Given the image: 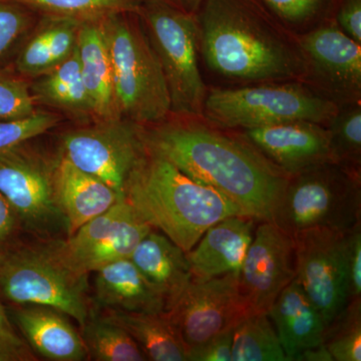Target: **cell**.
<instances>
[{
    "label": "cell",
    "mask_w": 361,
    "mask_h": 361,
    "mask_svg": "<svg viewBox=\"0 0 361 361\" xmlns=\"http://www.w3.org/2000/svg\"><path fill=\"white\" fill-rule=\"evenodd\" d=\"M259 222L250 216H231L209 228L187 253L194 279L239 273Z\"/></svg>",
    "instance_id": "obj_17"
},
{
    "label": "cell",
    "mask_w": 361,
    "mask_h": 361,
    "mask_svg": "<svg viewBox=\"0 0 361 361\" xmlns=\"http://www.w3.org/2000/svg\"><path fill=\"white\" fill-rule=\"evenodd\" d=\"M343 235L336 230L314 228L293 236L297 281L326 326L349 301Z\"/></svg>",
    "instance_id": "obj_13"
},
{
    "label": "cell",
    "mask_w": 361,
    "mask_h": 361,
    "mask_svg": "<svg viewBox=\"0 0 361 361\" xmlns=\"http://www.w3.org/2000/svg\"><path fill=\"white\" fill-rule=\"evenodd\" d=\"M65 313L40 305H20L13 318L26 341L47 360L82 361L89 357L82 334Z\"/></svg>",
    "instance_id": "obj_20"
},
{
    "label": "cell",
    "mask_w": 361,
    "mask_h": 361,
    "mask_svg": "<svg viewBox=\"0 0 361 361\" xmlns=\"http://www.w3.org/2000/svg\"><path fill=\"white\" fill-rule=\"evenodd\" d=\"M102 21L82 23L77 42L80 71L96 121L121 118L116 110L113 68Z\"/></svg>",
    "instance_id": "obj_23"
},
{
    "label": "cell",
    "mask_w": 361,
    "mask_h": 361,
    "mask_svg": "<svg viewBox=\"0 0 361 361\" xmlns=\"http://www.w3.org/2000/svg\"><path fill=\"white\" fill-rule=\"evenodd\" d=\"M130 14L102 21L113 68L116 110L121 118L157 125L171 115L167 82L146 30Z\"/></svg>",
    "instance_id": "obj_4"
},
{
    "label": "cell",
    "mask_w": 361,
    "mask_h": 361,
    "mask_svg": "<svg viewBox=\"0 0 361 361\" xmlns=\"http://www.w3.org/2000/svg\"><path fill=\"white\" fill-rule=\"evenodd\" d=\"M170 310L191 283L193 275L186 252L163 233L151 232L130 257Z\"/></svg>",
    "instance_id": "obj_19"
},
{
    "label": "cell",
    "mask_w": 361,
    "mask_h": 361,
    "mask_svg": "<svg viewBox=\"0 0 361 361\" xmlns=\"http://www.w3.org/2000/svg\"><path fill=\"white\" fill-rule=\"evenodd\" d=\"M234 329H228L187 353L189 361H232Z\"/></svg>",
    "instance_id": "obj_37"
},
{
    "label": "cell",
    "mask_w": 361,
    "mask_h": 361,
    "mask_svg": "<svg viewBox=\"0 0 361 361\" xmlns=\"http://www.w3.org/2000/svg\"><path fill=\"white\" fill-rule=\"evenodd\" d=\"M232 361H287L267 313L252 312L235 327Z\"/></svg>",
    "instance_id": "obj_27"
},
{
    "label": "cell",
    "mask_w": 361,
    "mask_h": 361,
    "mask_svg": "<svg viewBox=\"0 0 361 361\" xmlns=\"http://www.w3.org/2000/svg\"><path fill=\"white\" fill-rule=\"evenodd\" d=\"M56 192L68 221V236L125 199L103 180L75 167L63 157L56 161Z\"/></svg>",
    "instance_id": "obj_22"
},
{
    "label": "cell",
    "mask_w": 361,
    "mask_h": 361,
    "mask_svg": "<svg viewBox=\"0 0 361 361\" xmlns=\"http://www.w3.org/2000/svg\"><path fill=\"white\" fill-rule=\"evenodd\" d=\"M80 25L70 18L47 16L18 54L16 70L25 77H40L63 63L75 51Z\"/></svg>",
    "instance_id": "obj_24"
},
{
    "label": "cell",
    "mask_w": 361,
    "mask_h": 361,
    "mask_svg": "<svg viewBox=\"0 0 361 361\" xmlns=\"http://www.w3.org/2000/svg\"><path fill=\"white\" fill-rule=\"evenodd\" d=\"M35 102L25 80L0 68V121L18 120L35 114Z\"/></svg>",
    "instance_id": "obj_33"
},
{
    "label": "cell",
    "mask_w": 361,
    "mask_h": 361,
    "mask_svg": "<svg viewBox=\"0 0 361 361\" xmlns=\"http://www.w3.org/2000/svg\"><path fill=\"white\" fill-rule=\"evenodd\" d=\"M104 319L125 329L153 361H186L187 353L167 312L159 314L104 310Z\"/></svg>",
    "instance_id": "obj_25"
},
{
    "label": "cell",
    "mask_w": 361,
    "mask_h": 361,
    "mask_svg": "<svg viewBox=\"0 0 361 361\" xmlns=\"http://www.w3.org/2000/svg\"><path fill=\"white\" fill-rule=\"evenodd\" d=\"M287 361H304L310 351L324 345V320L302 287L293 280L267 311Z\"/></svg>",
    "instance_id": "obj_18"
},
{
    "label": "cell",
    "mask_w": 361,
    "mask_h": 361,
    "mask_svg": "<svg viewBox=\"0 0 361 361\" xmlns=\"http://www.w3.org/2000/svg\"><path fill=\"white\" fill-rule=\"evenodd\" d=\"M59 122L58 116L44 111L18 120L0 121V155L44 135Z\"/></svg>",
    "instance_id": "obj_32"
},
{
    "label": "cell",
    "mask_w": 361,
    "mask_h": 361,
    "mask_svg": "<svg viewBox=\"0 0 361 361\" xmlns=\"http://www.w3.org/2000/svg\"><path fill=\"white\" fill-rule=\"evenodd\" d=\"M58 160H49L26 144L0 155V194L20 225L42 236L66 233L68 225L56 192Z\"/></svg>",
    "instance_id": "obj_9"
},
{
    "label": "cell",
    "mask_w": 361,
    "mask_h": 361,
    "mask_svg": "<svg viewBox=\"0 0 361 361\" xmlns=\"http://www.w3.org/2000/svg\"><path fill=\"white\" fill-rule=\"evenodd\" d=\"M316 82L334 97L345 101L360 99L361 44L336 25H322L303 35L298 42Z\"/></svg>",
    "instance_id": "obj_15"
},
{
    "label": "cell",
    "mask_w": 361,
    "mask_h": 361,
    "mask_svg": "<svg viewBox=\"0 0 361 361\" xmlns=\"http://www.w3.org/2000/svg\"><path fill=\"white\" fill-rule=\"evenodd\" d=\"M272 222L292 237L314 228L348 231L361 222L360 171L330 161L290 176Z\"/></svg>",
    "instance_id": "obj_5"
},
{
    "label": "cell",
    "mask_w": 361,
    "mask_h": 361,
    "mask_svg": "<svg viewBox=\"0 0 361 361\" xmlns=\"http://www.w3.org/2000/svg\"><path fill=\"white\" fill-rule=\"evenodd\" d=\"M168 6L175 7L183 13L196 16L200 11L204 0H160Z\"/></svg>",
    "instance_id": "obj_41"
},
{
    "label": "cell",
    "mask_w": 361,
    "mask_h": 361,
    "mask_svg": "<svg viewBox=\"0 0 361 361\" xmlns=\"http://www.w3.org/2000/svg\"><path fill=\"white\" fill-rule=\"evenodd\" d=\"M94 273V301L104 310L149 314L166 312L163 297L130 258L110 263Z\"/></svg>",
    "instance_id": "obj_21"
},
{
    "label": "cell",
    "mask_w": 361,
    "mask_h": 361,
    "mask_svg": "<svg viewBox=\"0 0 361 361\" xmlns=\"http://www.w3.org/2000/svg\"><path fill=\"white\" fill-rule=\"evenodd\" d=\"M125 199L145 222L186 253L216 223L248 216L225 195L192 179L149 149L130 176Z\"/></svg>",
    "instance_id": "obj_3"
},
{
    "label": "cell",
    "mask_w": 361,
    "mask_h": 361,
    "mask_svg": "<svg viewBox=\"0 0 361 361\" xmlns=\"http://www.w3.org/2000/svg\"><path fill=\"white\" fill-rule=\"evenodd\" d=\"M332 157L337 164L360 171L361 106L348 102L326 123Z\"/></svg>",
    "instance_id": "obj_30"
},
{
    "label": "cell",
    "mask_w": 361,
    "mask_h": 361,
    "mask_svg": "<svg viewBox=\"0 0 361 361\" xmlns=\"http://www.w3.org/2000/svg\"><path fill=\"white\" fill-rule=\"evenodd\" d=\"M166 312L188 353L235 329L253 311L240 290L239 273H228L207 280L193 278L177 303Z\"/></svg>",
    "instance_id": "obj_11"
},
{
    "label": "cell",
    "mask_w": 361,
    "mask_h": 361,
    "mask_svg": "<svg viewBox=\"0 0 361 361\" xmlns=\"http://www.w3.org/2000/svg\"><path fill=\"white\" fill-rule=\"evenodd\" d=\"M196 18L204 61L222 77L271 82L293 80L306 73L299 45L252 0H204Z\"/></svg>",
    "instance_id": "obj_2"
},
{
    "label": "cell",
    "mask_w": 361,
    "mask_h": 361,
    "mask_svg": "<svg viewBox=\"0 0 361 361\" xmlns=\"http://www.w3.org/2000/svg\"><path fill=\"white\" fill-rule=\"evenodd\" d=\"M47 16L96 23L115 14H139L144 0H16Z\"/></svg>",
    "instance_id": "obj_29"
},
{
    "label": "cell",
    "mask_w": 361,
    "mask_h": 361,
    "mask_svg": "<svg viewBox=\"0 0 361 361\" xmlns=\"http://www.w3.org/2000/svg\"><path fill=\"white\" fill-rule=\"evenodd\" d=\"M18 218L13 209L7 203L4 197L0 194V252L8 247L16 228L18 227Z\"/></svg>",
    "instance_id": "obj_40"
},
{
    "label": "cell",
    "mask_w": 361,
    "mask_h": 361,
    "mask_svg": "<svg viewBox=\"0 0 361 361\" xmlns=\"http://www.w3.org/2000/svg\"><path fill=\"white\" fill-rule=\"evenodd\" d=\"M338 109L329 97L298 84L209 90L203 118L221 129H253L289 121L329 123Z\"/></svg>",
    "instance_id": "obj_8"
},
{
    "label": "cell",
    "mask_w": 361,
    "mask_h": 361,
    "mask_svg": "<svg viewBox=\"0 0 361 361\" xmlns=\"http://www.w3.org/2000/svg\"><path fill=\"white\" fill-rule=\"evenodd\" d=\"M336 20L342 32L361 44V0H345Z\"/></svg>",
    "instance_id": "obj_39"
},
{
    "label": "cell",
    "mask_w": 361,
    "mask_h": 361,
    "mask_svg": "<svg viewBox=\"0 0 361 361\" xmlns=\"http://www.w3.org/2000/svg\"><path fill=\"white\" fill-rule=\"evenodd\" d=\"M141 16L167 82L171 114L203 118L208 90L198 63L199 26L196 16L160 0H144Z\"/></svg>",
    "instance_id": "obj_7"
},
{
    "label": "cell",
    "mask_w": 361,
    "mask_h": 361,
    "mask_svg": "<svg viewBox=\"0 0 361 361\" xmlns=\"http://www.w3.org/2000/svg\"><path fill=\"white\" fill-rule=\"evenodd\" d=\"M32 23L30 8L16 0H0V59L11 51Z\"/></svg>",
    "instance_id": "obj_34"
},
{
    "label": "cell",
    "mask_w": 361,
    "mask_h": 361,
    "mask_svg": "<svg viewBox=\"0 0 361 361\" xmlns=\"http://www.w3.org/2000/svg\"><path fill=\"white\" fill-rule=\"evenodd\" d=\"M296 278L293 237L271 221H260L239 272L242 295L253 312H266Z\"/></svg>",
    "instance_id": "obj_14"
},
{
    "label": "cell",
    "mask_w": 361,
    "mask_h": 361,
    "mask_svg": "<svg viewBox=\"0 0 361 361\" xmlns=\"http://www.w3.org/2000/svg\"><path fill=\"white\" fill-rule=\"evenodd\" d=\"M153 228L123 199L85 223L66 240L52 242L56 253L71 270L89 275L99 268L130 258Z\"/></svg>",
    "instance_id": "obj_12"
},
{
    "label": "cell",
    "mask_w": 361,
    "mask_h": 361,
    "mask_svg": "<svg viewBox=\"0 0 361 361\" xmlns=\"http://www.w3.org/2000/svg\"><path fill=\"white\" fill-rule=\"evenodd\" d=\"M244 137L288 176L334 161L329 134L322 123L289 121L243 130Z\"/></svg>",
    "instance_id": "obj_16"
},
{
    "label": "cell",
    "mask_w": 361,
    "mask_h": 361,
    "mask_svg": "<svg viewBox=\"0 0 361 361\" xmlns=\"http://www.w3.org/2000/svg\"><path fill=\"white\" fill-rule=\"evenodd\" d=\"M147 148L192 179L217 190L250 217L271 221L290 176L243 135L204 118L177 116L145 127Z\"/></svg>",
    "instance_id": "obj_1"
},
{
    "label": "cell",
    "mask_w": 361,
    "mask_h": 361,
    "mask_svg": "<svg viewBox=\"0 0 361 361\" xmlns=\"http://www.w3.org/2000/svg\"><path fill=\"white\" fill-rule=\"evenodd\" d=\"M87 355L97 361H144L146 355L122 327L90 311L82 326Z\"/></svg>",
    "instance_id": "obj_28"
},
{
    "label": "cell",
    "mask_w": 361,
    "mask_h": 361,
    "mask_svg": "<svg viewBox=\"0 0 361 361\" xmlns=\"http://www.w3.org/2000/svg\"><path fill=\"white\" fill-rule=\"evenodd\" d=\"M147 152L144 126L118 118L66 133L61 157L125 198L130 176Z\"/></svg>",
    "instance_id": "obj_10"
},
{
    "label": "cell",
    "mask_w": 361,
    "mask_h": 361,
    "mask_svg": "<svg viewBox=\"0 0 361 361\" xmlns=\"http://www.w3.org/2000/svg\"><path fill=\"white\" fill-rule=\"evenodd\" d=\"M324 345L334 360H361V298L348 301L341 314L327 325Z\"/></svg>",
    "instance_id": "obj_31"
},
{
    "label": "cell",
    "mask_w": 361,
    "mask_h": 361,
    "mask_svg": "<svg viewBox=\"0 0 361 361\" xmlns=\"http://www.w3.org/2000/svg\"><path fill=\"white\" fill-rule=\"evenodd\" d=\"M37 78L30 87L35 103L47 104L77 118H94L77 47L66 61Z\"/></svg>",
    "instance_id": "obj_26"
},
{
    "label": "cell",
    "mask_w": 361,
    "mask_h": 361,
    "mask_svg": "<svg viewBox=\"0 0 361 361\" xmlns=\"http://www.w3.org/2000/svg\"><path fill=\"white\" fill-rule=\"evenodd\" d=\"M282 20L300 25L312 18L322 8L323 0H263Z\"/></svg>",
    "instance_id": "obj_36"
},
{
    "label": "cell",
    "mask_w": 361,
    "mask_h": 361,
    "mask_svg": "<svg viewBox=\"0 0 361 361\" xmlns=\"http://www.w3.org/2000/svg\"><path fill=\"white\" fill-rule=\"evenodd\" d=\"M343 243L350 301L361 298V222L344 232Z\"/></svg>",
    "instance_id": "obj_35"
},
{
    "label": "cell",
    "mask_w": 361,
    "mask_h": 361,
    "mask_svg": "<svg viewBox=\"0 0 361 361\" xmlns=\"http://www.w3.org/2000/svg\"><path fill=\"white\" fill-rule=\"evenodd\" d=\"M30 353L9 322L4 306L0 302V360H28Z\"/></svg>",
    "instance_id": "obj_38"
},
{
    "label": "cell",
    "mask_w": 361,
    "mask_h": 361,
    "mask_svg": "<svg viewBox=\"0 0 361 361\" xmlns=\"http://www.w3.org/2000/svg\"><path fill=\"white\" fill-rule=\"evenodd\" d=\"M87 287V275L71 270L52 242L0 252V294L14 305L54 308L82 327L92 311Z\"/></svg>",
    "instance_id": "obj_6"
}]
</instances>
